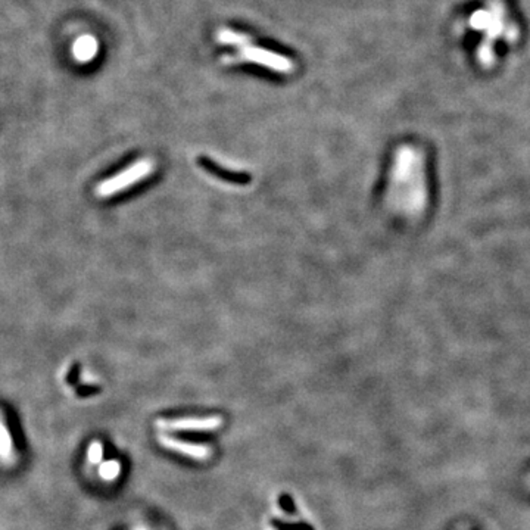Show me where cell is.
Returning a JSON list of instances; mask_svg holds the SVG:
<instances>
[{
	"label": "cell",
	"mask_w": 530,
	"mask_h": 530,
	"mask_svg": "<svg viewBox=\"0 0 530 530\" xmlns=\"http://www.w3.org/2000/svg\"><path fill=\"white\" fill-rule=\"evenodd\" d=\"M155 171V164L151 160H139L126 170L112 176L111 178L103 180L96 187V195L99 198H111L117 194H121L127 187L140 183L142 180L148 178Z\"/></svg>",
	"instance_id": "1"
},
{
	"label": "cell",
	"mask_w": 530,
	"mask_h": 530,
	"mask_svg": "<svg viewBox=\"0 0 530 530\" xmlns=\"http://www.w3.org/2000/svg\"><path fill=\"white\" fill-rule=\"evenodd\" d=\"M216 40L221 44H228V46H236V47H243L248 44H252V37L249 34L245 33H239L230 28H221L216 34Z\"/></svg>",
	"instance_id": "7"
},
{
	"label": "cell",
	"mask_w": 530,
	"mask_h": 530,
	"mask_svg": "<svg viewBox=\"0 0 530 530\" xmlns=\"http://www.w3.org/2000/svg\"><path fill=\"white\" fill-rule=\"evenodd\" d=\"M224 64H237V62H250L261 67L268 68L279 74H292L295 69V64L291 59L275 53L273 51H267L264 47H258L254 44H248L239 49V55L234 56H224Z\"/></svg>",
	"instance_id": "2"
},
{
	"label": "cell",
	"mask_w": 530,
	"mask_h": 530,
	"mask_svg": "<svg viewBox=\"0 0 530 530\" xmlns=\"http://www.w3.org/2000/svg\"><path fill=\"white\" fill-rule=\"evenodd\" d=\"M15 460V443L8 426L0 420V461L12 463Z\"/></svg>",
	"instance_id": "6"
},
{
	"label": "cell",
	"mask_w": 530,
	"mask_h": 530,
	"mask_svg": "<svg viewBox=\"0 0 530 530\" xmlns=\"http://www.w3.org/2000/svg\"><path fill=\"white\" fill-rule=\"evenodd\" d=\"M135 530H148L146 527H144V526H137Z\"/></svg>",
	"instance_id": "10"
},
{
	"label": "cell",
	"mask_w": 530,
	"mask_h": 530,
	"mask_svg": "<svg viewBox=\"0 0 530 530\" xmlns=\"http://www.w3.org/2000/svg\"><path fill=\"white\" fill-rule=\"evenodd\" d=\"M99 52V43L92 34H84L72 44V56L80 64H89Z\"/></svg>",
	"instance_id": "5"
},
{
	"label": "cell",
	"mask_w": 530,
	"mask_h": 530,
	"mask_svg": "<svg viewBox=\"0 0 530 530\" xmlns=\"http://www.w3.org/2000/svg\"><path fill=\"white\" fill-rule=\"evenodd\" d=\"M156 426L162 430H180V431H212L223 426L220 416L208 417H180V418H161L156 421Z\"/></svg>",
	"instance_id": "3"
},
{
	"label": "cell",
	"mask_w": 530,
	"mask_h": 530,
	"mask_svg": "<svg viewBox=\"0 0 530 530\" xmlns=\"http://www.w3.org/2000/svg\"><path fill=\"white\" fill-rule=\"evenodd\" d=\"M99 477L105 481H114L119 475H121V463L118 460H108L99 464Z\"/></svg>",
	"instance_id": "8"
},
{
	"label": "cell",
	"mask_w": 530,
	"mask_h": 530,
	"mask_svg": "<svg viewBox=\"0 0 530 530\" xmlns=\"http://www.w3.org/2000/svg\"><path fill=\"white\" fill-rule=\"evenodd\" d=\"M529 481H530V480H529Z\"/></svg>",
	"instance_id": "11"
},
{
	"label": "cell",
	"mask_w": 530,
	"mask_h": 530,
	"mask_svg": "<svg viewBox=\"0 0 530 530\" xmlns=\"http://www.w3.org/2000/svg\"><path fill=\"white\" fill-rule=\"evenodd\" d=\"M87 460L93 465L102 463V460H103V445L101 442L94 441V442H92L89 445V448H87Z\"/></svg>",
	"instance_id": "9"
},
{
	"label": "cell",
	"mask_w": 530,
	"mask_h": 530,
	"mask_svg": "<svg viewBox=\"0 0 530 530\" xmlns=\"http://www.w3.org/2000/svg\"><path fill=\"white\" fill-rule=\"evenodd\" d=\"M156 439H158V443L162 448L177 452L180 455L189 456V459H194L196 461H207L212 454V451L210 450V447H207V445L186 442L182 439H177L174 436L165 435V433H161Z\"/></svg>",
	"instance_id": "4"
}]
</instances>
